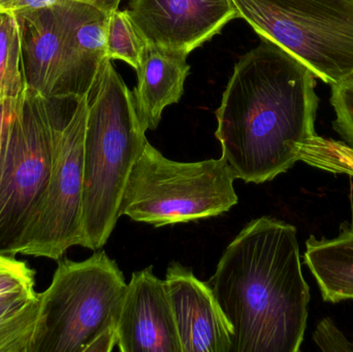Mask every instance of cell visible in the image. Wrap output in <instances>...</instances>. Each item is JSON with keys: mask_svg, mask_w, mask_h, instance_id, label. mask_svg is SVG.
<instances>
[{"mask_svg": "<svg viewBox=\"0 0 353 352\" xmlns=\"http://www.w3.org/2000/svg\"><path fill=\"white\" fill-rule=\"evenodd\" d=\"M261 37L333 86L353 74V0H232Z\"/></svg>", "mask_w": 353, "mask_h": 352, "instance_id": "52a82bcc", "label": "cell"}, {"mask_svg": "<svg viewBox=\"0 0 353 352\" xmlns=\"http://www.w3.org/2000/svg\"><path fill=\"white\" fill-rule=\"evenodd\" d=\"M121 352H182L165 280L153 267L132 273L117 326Z\"/></svg>", "mask_w": 353, "mask_h": 352, "instance_id": "8fae6325", "label": "cell"}, {"mask_svg": "<svg viewBox=\"0 0 353 352\" xmlns=\"http://www.w3.org/2000/svg\"><path fill=\"white\" fill-rule=\"evenodd\" d=\"M313 340L323 351H353V342L338 329L331 318H325L317 324Z\"/></svg>", "mask_w": 353, "mask_h": 352, "instance_id": "44dd1931", "label": "cell"}, {"mask_svg": "<svg viewBox=\"0 0 353 352\" xmlns=\"http://www.w3.org/2000/svg\"><path fill=\"white\" fill-rule=\"evenodd\" d=\"M54 112L50 99L25 88L0 153V254H20L49 184Z\"/></svg>", "mask_w": 353, "mask_h": 352, "instance_id": "8992f818", "label": "cell"}, {"mask_svg": "<svg viewBox=\"0 0 353 352\" xmlns=\"http://www.w3.org/2000/svg\"><path fill=\"white\" fill-rule=\"evenodd\" d=\"M228 320L232 352H298L310 289L294 225L263 216L226 247L208 282Z\"/></svg>", "mask_w": 353, "mask_h": 352, "instance_id": "7a4b0ae2", "label": "cell"}, {"mask_svg": "<svg viewBox=\"0 0 353 352\" xmlns=\"http://www.w3.org/2000/svg\"><path fill=\"white\" fill-rule=\"evenodd\" d=\"M19 1L20 0H0V14L14 12Z\"/></svg>", "mask_w": 353, "mask_h": 352, "instance_id": "cb8c5ba5", "label": "cell"}, {"mask_svg": "<svg viewBox=\"0 0 353 352\" xmlns=\"http://www.w3.org/2000/svg\"><path fill=\"white\" fill-rule=\"evenodd\" d=\"M187 56L147 45L138 74L134 99L145 130H157L165 107L178 103L184 93L190 66Z\"/></svg>", "mask_w": 353, "mask_h": 352, "instance_id": "4fadbf2b", "label": "cell"}, {"mask_svg": "<svg viewBox=\"0 0 353 352\" xmlns=\"http://www.w3.org/2000/svg\"><path fill=\"white\" fill-rule=\"evenodd\" d=\"M39 307L35 289L0 296V352H31Z\"/></svg>", "mask_w": 353, "mask_h": 352, "instance_id": "9a60e30c", "label": "cell"}, {"mask_svg": "<svg viewBox=\"0 0 353 352\" xmlns=\"http://www.w3.org/2000/svg\"><path fill=\"white\" fill-rule=\"evenodd\" d=\"M134 93L107 60L89 99L84 142L83 245L103 248L120 217L132 167L146 146Z\"/></svg>", "mask_w": 353, "mask_h": 352, "instance_id": "3957f363", "label": "cell"}, {"mask_svg": "<svg viewBox=\"0 0 353 352\" xmlns=\"http://www.w3.org/2000/svg\"><path fill=\"white\" fill-rule=\"evenodd\" d=\"M316 76L272 41L240 58L216 111L215 136L236 179L272 181L299 161V146L315 136Z\"/></svg>", "mask_w": 353, "mask_h": 352, "instance_id": "6da1fadb", "label": "cell"}, {"mask_svg": "<svg viewBox=\"0 0 353 352\" xmlns=\"http://www.w3.org/2000/svg\"><path fill=\"white\" fill-rule=\"evenodd\" d=\"M304 260L323 301L336 304L353 300V225L343 223L333 239L311 236Z\"/></svg>", "mask_w": 353, "mask_h": 352, "instance_id": "5bb4252c", "label": "cell"}, {"mask_svg": "<svg viewBox=\"0 0 353 352\" xmlns=\"http://www.w3.org/2000/svg\"><path fill=\"white\" fill-rule=\"evenodd\" d=\"M165 281L182 352H232L230 324L208 282L176 262Z\"/></svg>", "mask_w": 353, "mask_h": 352, "instance_id": "7c38bea8", "label": "cell"}, {"mask_svg": "<svg viewBox=\"0 0 353 352\" xmlns=\"http://www.w3.org/2000/svg\"><path fill=\"white\" fill-rule=\"evenodd\" d=\"M35 272L24 260L0 254V296L21 291H34Z\"/></svg>", "mask_w": 353, "mask_h": 352, "instance_id": "ffe728a7", "label": "cell"}, {"mask_svg": "<svg viewBox=\"0 0 353 352\" xmlns=\"http://www.w3.org/2000/svg\"><path fill=\"white\" fill-rule=\"evenodd\" d=\"M126 12L147 45L185 56L240 18L232 0H130Z\"/></svg>", "mask_w": 353, "mask_h": 352, "instance_id": "30bf717a", "label": "cell"}, {"mask_svg": "<svg viewBox=\"0 0 353 352\" xmlns=\"http://www.w3.org/2000/svg\"><path fill=\"white\" fill-rule=\"evenodd\" d=\"M331 105L335 112L334 130L353 147V74L331 86Z\"/></svg>", "mask_w": 353, "mask_h": 352, "instance_id": "d6986e66", "label": "cell"}, {"mask_svg": "<svg viewBox=\"0 0 353 352\" xmlns=\"http://www.w3.org/2000/svg\"><path fill=\"white\" fill-rule=\"evenodd\" d=\"M234 180L223 157L180 163L148 142L128 178L120 215L154 227L218 216L238 204Z\"/></svg>", "mask_w": 353, "mask_h": 352, "instance_id": "5b68a950", "label": "cell"}, {"mask_svg": "<svg viewBox=\"0 0 353 352\" xmlns=\"http://www.w3.org/2000/svg\"><path fill=\"white\" fill-rule=\"evenodd\" d=\"M90 95L74 101L65 117L54 114L51 174L39 216L20 254L58 260L83 245L84 142Z\"/></svg>", "mask_w": 353, "mask_h": 352, "instance_id": "ba28073f", "label": "cell"}, {"mask_svg": "<svg viewBox=\"0 0 353 352\" xmlns=\"http://www.w3.org/2000/svg\"><path fill=\"white\" fill-rule=\"evenodd\" d=\"M299 161L321 171L353 177V147L341 141L315 134L301 143Z\"/></svg>", "mask_w": 353, "mask_h": 352, "instance_id": "e0dca14e", "label": "cell"}, {"mask_svg": "<svg viewBox=\"0 0 353 352\" xmlns=\"http://www.w3.org/2000/svg\"><path fill=\"white\" fill-rule=\"evenodd\" d=\"M20 26L25 84L52 99L91 95L68 39L63 0L51 8L14 12Z\"/></svg>", "mask_w": 353, "mask_h": 352, "instance_id": "9c48e42d", "label": "cell"}, {"mask_svg": "<svg viewBox=\"0 0 353 352\" xmlns=\"http://www.w3.org/2000/svg\"><path fill=\"white\" fill-rule=\"evenodd\" d=\"M126 289L103 250L82 262L58 260L51 284L39 293L31 352H111Z\"/></svg>", "mask_w": 353, "mask_h": 352, "instance_id": "277c9868", "label": "cell"}, {"mask_svg": "<svg viewBox=\"0 0 353 352\" xmlns=\"http://www.w3.org/2000/svg\"><path fill=\"white\" fill-rule=\"evenodd\" d=\"M147 45L126 10H118L111 14L107 31V54L110 60L126 62L137 72L142 63Z\"/></svg>", "mask_w": 353, "mask_h": 352, "instance_id": "ac0fdd59", "label": "cell"}, {"mask_svg": "<svg viewBox=\"0 0 353 352\" xmlns=\"http://www.w3.org/2000/svg\"><path fill=\"white\" fill-rule=\"evenodd\" d=\"M18 99H0V153Z\"/></svg>", "mask_w": 353, "mask_h": 352, "instance_id": "7402d4cb", "label": "cell"}, {"mask_svg": "<svg viewBox=\"0 0 353 352\" xmlns=\"http://www.w3.org/2000/svg\"><path fill=\"white\" fill-rule=\"evenodd\" d=\"M70 1L81 2V3L88 4L97 10L105 12L111 16L116 10H119L121 0H70Z\"/></svg>", "mask_w": 353, "mask_h": 352, "instance_id": "603a6c76", "label": "cell"}, {"mask_svg": "<svg viewBox=\"0 0 353 352\" xmlns=\"http://www.w3.org/2000/svg\"><path fill=\"white\" fill-rule=\"evenodd\" d=\"M25 88L18 20L14 12L0 14V99H18Z\"/></svg>", "mask_w": 353, "mask_h": 352, "instance_id": "2e32d148", "label": "cell"}]
</instances>
